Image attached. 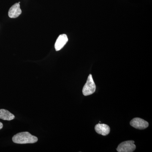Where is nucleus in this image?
<instances>
[{
    "instance_id": "1",
    "label": "nucleus",
    "mask_w": 152,
    "mask_h": 152,
    "mask_svg": "<svg viewBox=\"0 0 152 152\" xmlns=\"http://www.w3.org/2000/svg\"><path fill=\"white\" fill-rule=\"evenodd\" d=\"M38 138L28 132L18 133L12 137V141L15 143L25 144L34 143L38 141Z\"/></svg>"
},
{
    "instance_id": "7",
    "label": "nucleus",
    "mask_w": 152,
    "mask_h": 152,
    "mask_svg": "<svg viewBox=\"0 0 152 152\" xmlns=\"http://www.w3.org/2000/svg\"><path fill=\"white\" fill-rule=\"evenodd\" d=\"M22 13V10L20 8V4L16 3L11 7L9 10V16L11 18H15L19 17Z\"/></svg>"
},
{
    "instance_id": "6",
    "label": "nucleus",
    "mask_w": 152,
    "mask_h": 152,
    "mask_svg": "<svg viewBox=\"0 0 152 152\" xmlns=\"http://www.w3.org/2000/svg\"><path fill=\"white\" fill-rule=\"evenodd\" d=\"M95 130L97 134L104 136L107 135L110 131V126L105 124H98L95 126Z\"/></svg>"
},
{
    "instance_id": "9",
    "label": "nucleus",
    "mask_w": 152,
    "mask_h": 152,
    "mask_svg": "<svg viewBox=\"0 0 152 152\" xmlns=\"http://www.w3.org/2000/svg\"><path fill=\"white\" fill-rule=\"evenodd\" d=\"M3 127V124L2 123L0 122V130Z\"/></svg>"
},
{
    "instance_id": "3",
    "label": "nucleus",
    "mask_w": 152,
    "mask_h": 152,
    "mask_svg": "<svg viewBox=\"0 0 152 152\" xmlns=\"http://www.w3.org/2000/svg\"><path fill=\"white\" fill-rule=\"evenodd\" d=\"M134 141L132 140L126 141L122 142L118 146L117 148L118 152H132L135 150L136 146Z\"/></svg>"
},
{
    "instance_id": "2",
    "label": "nucleus",
    "mask_w": 152,
    "mask_h": 152,
    "mask_svg": "<svg viewBox=\"0 0 152 152\" xmlns=\"http://www.w3.org/2000/svg\"><path fill=\"white\" fill-rule=\"evenodd\" d=\"M96 86L93 80L92 75L90 74L88 77L86 84L83 89V94L88 96L92 94L96 91Z\"/></svg>"
},
{
    "instance_id": "8",
    "label": "nucleus",
    "mask_w": 152,
    "mask_h": 152,
    "mask_svg": "<svg viewBox=\"0 0 152 152\" xmlns=\"http://www.w3.org/2000/svg\"><path fill=\"white\" fill-rule=\"evenodd\" d=\"M15 115L7 110L5 109L0 110V119L5 121H11L15 119Z\"/></svg>"
},
{
    "instance_id": "5",
    "label": "nucleus",
    "mask_w": 152,
    "mask_h": 152,
    "mask_svg": "<svg viewBox=\"0 0 152 152\" xmlns=\"http://www.w3.org/2000/svg\"><path fill=\"white\" fill-rule=\"evenodd\" d=\"M68 41V38L66 35L65 34L60 35L55 44V48L56 51H59L65 45Z\"/></svg>"
},
{
    "instance_id": "4",
    "label": "nucleus",
    "mask_w": 152,
    "mask_h": 152,
    "mask_svg": "<svg viewBox=\"0 0 152 152\" xmlns=\"http://www.w3.org/2000/svg\"><path fill=\"white\" fill-rule=\"evenodd\" d=\"M130 124L133 127L140 130L145 129L149 126V124L148 122L139 118L133 119L131 121Z\"/></svg>"
}]
</instances>
